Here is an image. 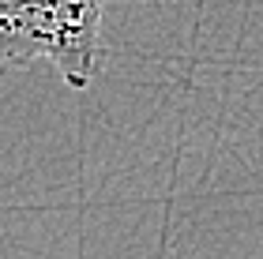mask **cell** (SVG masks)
Instances as JSON below:
<instances>
[{"label": "cell", "instance_id": "cell-1", "mask_svg": "<svg viewBox=\"0 0 263 259\" xmlns=\"http://www.w3.org/2000/svg\"><path fill=\"white\" fill-rule=\"evenodd\" d=\"M105 0H0V75L49 64L71 90H87L102 68Z\"/></svg>", "mask_w": 263, "mask_h": 259}]
</instances>
